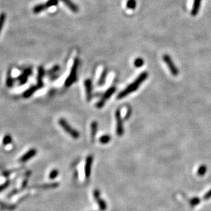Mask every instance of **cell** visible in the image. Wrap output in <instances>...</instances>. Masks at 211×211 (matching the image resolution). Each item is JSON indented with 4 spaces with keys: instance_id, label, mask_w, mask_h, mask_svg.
<instances>
[{
    "instance_id": "1",
    "label": "cell",
    "mask_w": 211,
    "mask_h": 211,
    "mask_svg": "<svg viewBox=\"0 0 211 211\" xmlns=\"http://www.w3.org/2000/svg\"><path fill=\"white\" fill-rule=\"evenodd\" d=\"M148 76V72H143L142 73H141L133 82H132L131 85H129L125 89H124L123 91H121L120 93L118 95L117 99H122V98L126 97L127 95H129L130 93H131V92L137 91V89L140 87L141 84L147 79Z\"/></svg>"
},
{
    "instance_id": "30",
    "label": "cell",
    "mask_w": 211,
    "mask_h": 211,
    "mask_svg": "<svg viewBox=\"0 0 211 211\" xmlns=\"http://www.w3.org/2000/svg\"><path fill=\"white\" fill-rule=\"evenodd\" d=\"M131 111H128V112H127V113L125 115V117H124V119L125 120H127L129 118V117H131Z\"/></svg>"
},
{
    "instance_id": "7",
    "label": "cell",
    "mask_w": 211,
    "mask_h": 211,
    "mask_svg": "<svg viewBox=\"0 0 211 211\" xmlns=\"http://www.w3.org/2000/svg\"><path fill=\"white\" fill-rule=\"evenodd\" d=\"M84 86L85 89L86 100H87V102H90L92 97V84L91 80H85L84 82Z\"/></svg>"
},
{
    "instance_id": "4",
    "label": "cell",
    "mask_w": 211,
    "mask_h": 211,
    "mask_svg": "<svg viewBox=\"0 0 211 211\" xmlns=\"http://www.w3.org/2000/svg\"><path fill=\"white\" fill-rule=\"evenodd\" d=\"M115 91H116V88H115V86H112V87L107 89L105 93L103 94V97H101L100 100L99 101V102L96 103V108H103L104 105H105V102H107V101L108 99H109V98L111 97V95L114 93Z\"/></svg>"
},
{
    "instance_id": "25",
    "label": "cell",
    "mask_w": 211,
    "mask_h": 211,
    "mask_svg": "<svg viewBox=\"0 0 211 211\" xmlns=\"http://www.w3.org/2000/svg\"><path fill=\"white\" fill-rule=\"evenodd\" d=\"M144 60L142 58H136L135 60L134 65L135 66H136V67L140 68L144 65Z\"/></svg>"
},
{
    "instance_id": "10",
    "label": "cell",
    "mask_w": 211,
    "mask_h": 211,
    "mask_svg": "<svg viewBox=\"0 0 211 211\" xmlns=\"http://www.w3.org/2000/svg\"><path fill=\"white\" fill-rule=\"evenodd\" d=\"M36 153L37 152L36 149H34V148L30 149L27 153H25V154L21 158H20V161L22 162V163H24V162L27 161L28 160H30V158L35 156Z\"/></svg>"
},
{
    "instance_id": "29",
    "label": "cell",
    "mask_w": 211,
    "mask_h": 211,
    "mask_svg": "<svg viewBox=\"0 0 211 211\" xmlns=\"http://www.w3.org/2000/svg\"><path fill=\"white\" fill-rule=\"evenodd\" d=\"M210 198H211V190H209V191L204 195V199H208Z\"/></svg>"
},
{
    "instance_id": "21",
    "label": "cell",
    "mask_w": 211,
    "mask_h": 211,
    "mask_svg": "<svg viewBox=\"0 0 211 211\" xmlns=\"http://www.w3.org/2000/svg\"><path fill=\"white\" fill-rule=\"evenodd\" d=\"M137 3L135 0H128V2L126 3V6L129 9H135L136 7Z\"/></svg>"
},
{
    "instance_id": "18",
    "label": "cell",
    "mask_w": 211,
    "mask_h": 211,
    "mask_svg": "<svg viewBox=\"0 0 211 211\" xmlns=\"http://www.w3.org/2000/svg\"><path fill=\"white\" fill-rule=\"evenodd\" d=\"M14 80L12 77V74H11V71L9 70L7 74V79H6V86L8 87H12L13 86Z\"/></svg>"
},
{
    "instance_id": "26",
    "label": "cell",
    "mask_w": 211,
    "mask_h": 211,
    "mask_svg": "<svg viewBox=\"0 0 211 211\" xmlns=\"http://www.w3.org/2000/svg\"><path fill=\"white\" fill-rule=\"evenodd\" d=\"M60 70V66L58 65H56L52 67L49 71H48L47 74L49 75H53L54 73H56L57 71H58Z\"/></svg>"
},
{
    "instance_id": "6",
    "label": "cell",
    "mask_w": 211,
    "mask_h": 211,
    "mask_svg": "<svg viewBox=\"0 0 211 211\" xmlns=\"http://www.w3.org/2000/svg\"><path fill=\"white\" fill-rule=\"evenodd\" d=\"M115 121H116V134L119 137H121L124 134V128H123V120L121 117L120 110L118 109L115 112Z\"/></svg>"
},
{
    "instance_id": "2",
    "label": "cell",
    "mask_w": 211,
    "mask_h": 211,
    "mask_svg": "<svg viewBox=\"0 0 211 211\" xmlns=\"http://www.w3.org/2000/svg\"><path fill=\"white\" fill-rule=\"evenodd\" d=\"M79 58H75L73 62V66H72L70 74H69L67 79H66L65 81L64 85L65 86H66V87H68V86H71L75 82V80H76L77 71L78 66H79Z\"/></svg>"
},
{
    "instance_id": "20",
    "label": "cell",
    "mask_w": 211,
    "mask_h": 211,
    "mask_svg": "<svg viewBox=\"0 0 211 211\" xmlns=\"http://www.w3.org/2000/svg\"><path fill=\"white\" fill-rule=\"evenodd\" d=\"M11 142H12V137H11L10 135L6 134L5 136H4V138H3V141H2L3 145L5 146L8 145V144L11 143Z\"/></svg>"
},
{
    "instance_id": "8",
    "label": "cell",
    "mask_w": 211,
    "mask_h": 211,
    "mask_svg": "<svg viewBox=\"0 0 211 211\" xmlns=\"http://www.w3.org/2000/svg\"><path fill=\"white\" fill-rule=\"evenodd\" d=\"M31 73H32V70H31V68H27L24 71L23 74H21L18 77V80L19 81V84L21 85H24L27 82L28 77L29 76H30Z\"/></svg>"
},
{
    "instance_id": "27",
    "label": "cell",
    "mask_w": 211,
    "mask_h": 211,
    "mask_svg": "<svg viewBox=\"0 0 211 211\" xmlns=\"http://www.w3.org/2000/svg\"><path fill=\"white\" fill-rule=\"evenodd\" d=\"M199 202H200V200L198 198H193L190 201V203L191 204L192 206H195V205H198L199 203Z\"/></svg>"
},
{
    "instance_id": "16",
    "label": "cell",
    "mask_w": 211,
    "mask_h": 211,
    "mask_svg": "<svg viewBox=\"0 0 211 211\" xmlns=\"http://www.w3.org/2000/svg\"><path fill=\"white\" fill-rule=\"evenodd\" d=\"M107 71L106 69H105L103 71L102 73H101V75H100V78H99V81H98V82H97V85L101 86H103V85H105V80H106V77H107Z\"/></svg>"
},
{
    "instance_id": "9",
    "label": "cell",
    "mask_w": 211,
    "mask_h": 211,
    "mask_svg": "<svg viewBox=\"0 0 211 211\" xmlns=\"http://www.w3.org/2000/svg\"><path fill=\"white\" fill-rule=\"evenodd\" d=\"M45 75V69L42 66H39L38 70V76H37V86L38 89L42 88L43 86V77Z\"/></svg>"
},
{
    "instance_id": "5",
    "label": "cell",
    "mask_w": 211,
    "mask_h": 211,
    "mask_svg": "<svg viewBox=\"0 0 211 211\" xmlns=\"http://www.w3.org/2000/svg\"><path fill=\"white\" fill-rule=\"evenodd\" d=\"M163 60H164V62H166L167 66H168V69H169L170 72H171L172 75H173L174 76H177L179 73V71L178 68L176 67V66L174 63V62H173L171 57H170L169 55L165 54L163 56Z\"/></svg>"
},
{
    "instance_id": "22",
    "label": "cell",
    "mask_w": 211,
    "mask_h": 211,
    "mask_svg": "<svg viewBox=\"0 0 211 211\" xmlns=\"http://www.w3.org/2000/svg\"><path fill=\"white\" fill-rule=\"evenodd\" d=\"M206 170H207L206 166L204 165V164H202V165H201L199 167V169L198 170V174L200 176L204 175L205 173H206Z\"/></svg>"
},
{
    "instance_id": "11",
    "label": "cell",
    "mask_w": 211,
    "mask_h": 211,
    "mask_svg": "<svg viewBox=\"0 0 211 211\" xmlns=\"http://www.w3.org/2000/svg\"><path fill=\"white\" fill-rule=\"evenodd\" d=\"M93 161V157L92 156H88L86 158V163L85 167V172L86 178H88V176L90 174V170H91V165Z\"/></svg>"
},
{
    "instance_id": "12",
    "label": "cell",
    "mask_w": 211,
    "mask_h": 211,
    "mask_svg": "<svg viewBox=\"0 0 211 211\" xmlns=\"http://www.w3.org/2000/svg\"><path fill=\"white\" fill-rule=\"evenodd\" d=\"M61 1L66 6H67V7L69 9L71 10L73 13H77L79 11V7L77 6V5L71 1V0H61Z\"/></svg>"
},
{
    "instance_id": "13",
    "label": "cell",
    "mask_w": 211,
    "mask_h": 211,
    "mask_svg": "<svg viewBox=\"0 0 211 211\" xmlns=\"http://www.w3.org/2000/svg\"><path fill=\"white\" fill-rule=\"evenodd\" d=\"M91 139L92 142L94 143L95 140V137H96L97 130H98V123L96 121H92L91 123Z\"/></svg>"
},
{
    "instance_id": "23",
    "label": "cell",
    "mask_w": 211,
    "mask_h": 211,
    "mask_svg": "<svg viewBox=\"0 0 211 211\" xmlns=\"http://www.w3.org/2000/svg\"><path fill=\"white\" fill-rule=\"evenodd\" d=\"M58 3H59L58 0H48L47 3L45 4V5H46V6H47V8H49L51 6H57V4H58Z\"/></svg>"
},
{
    "instance_id": "28",
    "label": "cell",
    "mask_w": 211,
    "mask_h": 211,
    "mask_svg": "<svg viewBox=\"0 0 211 211\" xmlns=\"http://www.w3.org/2000/svg\"><path fill=\"white\" fill-rule=\"evenodd\" d=\"M57 174H58V171L57 170H53L50 173V178H55L57 175Z\"/></svg>"
},
{
    "instance_id": "14",
    "label": "cell",
    "mask_w": 211,
    "mask_h": 211,
    "mask_svg": "<svg viewBox=\"0 0 211 211\" xmlns=\"http://www.w3.org/2000/svg\"><path fill=\"white\" fill-rule=\"evenodd\" d=\"M202 0H194V2H193V8L191 10V15L192 16H196L198 14L199 8H200V4H201Z\"/></svg>"
},
{
    "instance_id": "15",
    "label": "cell",
    "mask_w": 211,
    "mask_h": 211,
    "mask_svg": "<svg viewBox=\"0 0 211 211\" xmlns=\"http://www.w3.org/2000/svg\"><path fill=\"white\" fill-rule=\"evenodd\" d=\"M38 88V86H31V87L29 88L27 90H26L24 92V94H23V96H24L25 98H29L30 97L31 95H32L34 92H35Z\"/></svg>"
},
{
    "instance_id": "19",
    "label": "cell",
    "mask_w": 211,
    "mask_h": 211,
    "mask_svg": "<svg viewBox=\"0 0 211 211\" xmlns=\"http://www.w3.org/2000/svg\"><path fill=\"white\" fill-rule=\"evenodd\" d=\"M111 141V137L108 134L101 136L99 138V142L102 144H107Z\"/></svg>"
},
{
    "instance_id": "24",
    "label": "cell",
    "mask_w": 211,
    "mask_h": 211,
    "mask_svg": "<svg viewBox=\"0 0 211 211\" xmlns=\"http://www.w3.org/2000/svg\"><path fill=\"white\" fill-rule=\"evenodd\" d=\"M5 17H6V15H5V13H2L0 14V33H1L3 26H4V22L5 21Z\"/></svg>"
},
{
    "instance_id": "17",
    "label": "cell",
    "mask_w": 211,
    "mask_h": 211,
    "mask_svg": "<svg viewBox=\"0 0 211 211\" xmlns=\"http://www.w3.org/2000/svg\"><path fill=\"white\" fill-rule=\"evenodd\" d=\"M47 6H46L45 4H38L36 5L33 8V12L35 13V14H38L40 12H42V11L45 10V9H47Z\"/></svg>"
},
{
    "instance_id": "3",
    "label": "cell",
    "mask_w": 211,
    "mask_h": 211,
    "mask_svg": "<svg viewBox=\"0 0 211 211\" xmlns=\"http://www.w3.org/2000/svg\"><path fill=\"white\" fill-rule=\"evenodd\" d=\"M58 123L60 126L62 127L64 130L66 131L69 135H71L72 137L75 139H77L79 137V132L77 130L74 129L70 124L68 123V121L64 119H60L58 121Z\"/></svg>"
}]
</instances>
